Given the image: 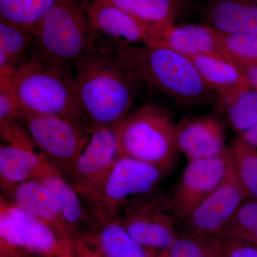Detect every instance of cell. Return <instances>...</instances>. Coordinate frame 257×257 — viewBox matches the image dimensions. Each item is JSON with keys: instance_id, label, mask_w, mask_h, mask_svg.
I'll return each instance as SVG.
<instances>
[{"instance_id": "cb8c5ba5", "label": "cell", "mask_w": 257, "mask_h": 257, "mask_svg": "<svg viewBox=\"0 0 257 257\" xmlns=\"http://www.w3.org/2000/svg\"><path fill=\"white\" fill-rule=\"evenodd\" d=\"M219 110L224 113L230 127L239 134L257 122V89L248 86L228 94L218 95Z\"/></svg>"}, {"instance_id": "44dd1931", "label": "cell", "mask_w": 257, "mask_h": 257, "mask_svg": "<svg viewBox=\"0 0 257 257\" xmlns=\"http://www.w3.org/2000/svg\"><path fill=\"white\" fill-rule=\"evenodd\" d=\"M186 56L194 64L208 87L217 92L218 95L251 86L237 66L234 64L207 56Z\"/></svg>"}, {"instance_id": "277c9868", "label": "cell", "mask_w": 257, "mask_h": 257, "mask_svg": "<svg viewBox=\"0 0 257 257\" xmlns=\"http://www.w3.org/2000/svg\"><path fill=\"white\" fill-rule=\"evenodd\" d=\"M121 156L130 157L169 172L178 160L177 124L165 109L142 106L112 126Z\"/></svg>"}, {"instance_id": "603a6c76", "label": "cell", "mask_w": 257, "mask_h": 257, "mask_svg": "<svg viewBox=\"0 0 257 257\" xmlns=\"http://www.w3.org/2000/svg\"><path fill=\"white\" fill-rule=\"evenodd\" d=\"M124 10L151 26L165 30L175 25L181 0H94Z\"/></svg>"}, {"instance_id": "6da1fadb", "label": "cell", "mask_w": 257, "mask_h": 257, "mask_svg": "<svg viewBox=\"0 0 257 257\" xmlns=\"http://www.w3.org/2000/svg\"><path fill=\"white\" fill-rule=\"evenodd\" d=\"M138 85L175 103L193 107L208 102L214 92L187 56L160 44L133 45L114 50Z\"/></svg>"}, {"instance_id": "8fae6325", "label": "cell", "mask_w": 257, "mask_h": 257, "mask_svg": "<svg viewBox=\"0 0 257 257\" xmlns=\"http://www.w3.org/2000/svg\"><path fill=\"white\" fill-rule=\"evenodd\" d=\"M120 222L145 247L167 249L177 238V221L168 195L132 202L119 214Z\"/></svg>"}, {"instance_id": "7a4b0ae2", "label": "cell", "mask_w": 257, "mask_h": 257, "mask_svg": "<svg viewBox=\"0 0 257 257\" xmlns=\"http://www.w3.org/2000/svg\"><path fill=\"white\" fill-rule=\"evenodd\" d=\"M74 67L77 95L89 126L112 127L128 114L138 84L114 49L97 43Z\"/></svg>"}, {"instance_id": "9c48e42d", "label": "cell", "mask_w": 257, "mask_h": 257, "mask_svg": "<svg viewBox=\"0 0 257 257\" xmlns=\"http://www.w3.org/2000/svg\"><path fill=\"white\" fill-rule=\"evenodd\" d=\"M120 157L114 128L90 126V138L68 178L88 206L99 194Z\"/></svg>"}, {"instance_id": "2e32d148", "label": "cell", "mask_w": 257, "mask_h": 257, "mask_svg": "<svg viewBox=\"0 0 257 257\" xmlns=\"http://www.w3.org/2000/svg\"><path fill=\"white\" fill-rule=\"evenodd\" d=\"M7 198L20 209L53 226L61 234L74 238L58 202L40 181L32 179L23 182Z\"/></svg>"}, {"instance_id": "f546056e", "label": "cell", "mask_w": 257, "mask_h": 257, "mask_svg": "<svg viewBox=\"0 0 257 257\" xmlns=\"http://www.w3.org/2000/svg\"><path fill=\"white\" fill-rule=\"evenodd\" d=\"M228 257H257V246L235 240H225Z\"/></svg>"}, {"instance_id": "1f68e13d", "label": "cell", "mask_w": 257, "mask_h": 257, "mask_svg": "<svg viewBox=\"0 0 257 257\" xmlns=\"http://www.w3.org/2000/svg\"><path fill=\"white\" fill-rule=\"evenodd\" d=\"M251 87L257 89V64L252 66L238 67Z\"/></svg>"}, {"instance_id": "e0dca14e", "label": "cell", "mask_w": 257, "mask_h": 257, "mask_svg": "<svg viewBox=\"0 0 257 257\" xmlns=\"http://www.w3.org/2000/svg\"><path fill=\"white\" fill-rule=\"evenodd\" d=\"M34 179L42 182L55 197L69 229L75 237L74 234L80 231L88 216L82 199L73 185L44 155Z\"/></svg>"}, {"instance_id": "e575fe53", "label": "cell", "mask_w": 257, "mask_h": 257, "mask_svg": "<svg viewBox=\"0 0 257 257\" xmlns=\"http://www.w3.org/2000/svg\"><path fill=\"white\" fill-rule=\"evenodd\" d=\"M65 257H81L79 256V253L77 255V256H65Z\"/></svg>"}, {"instance_id": "f1b7e54d", "label": "cell", "mask_w": 257, "mask_h": 257, "mask_svg": "<svg viewBox=\"0 0 257 257\" xmlns=\"http://www.w3.org/2000/svg\"><path fill=\"white\" fill-rule=\"evenodd\" d=\"M209 28L237 67L256 65L257 33L226 34Z\"/></svg>"}, {"instance_id": "7402d4cb", "label": "cell", "mask_w": 257, "mask_h": 257, "mask_svg": "<svg viewBox=\"0 0 257 257\" xmlns=\"http://www.w3.org/2000/svg\"><path fill=\"white\" fill-rule=\"evenodd\" d=\"M33 34L0 19V75L9 76L30 57Z\"/></svg>"}, {"instance_id": "3957f363", "label": "cell", "mask_w": 257, "mask_h": 257, "mask_svg": "<svg viewBox=\"0 0 257 257\" xmlns=\"http://www.w3.org/2000/svg\"><path fill=\"white\" fill-rule=\"evenodd\" d=\"M72 68L30 54L26 62L14 72L1 76L8 79L22 111L55 115L89 125L79 102Z\"/></svg>"}, {"instance_id": "d4e9b609", "label": "cell", "mask_w": 257, "mask_h": 257, "mask_svg": "<svg viewBox=\"0 0 257 257\" xmlns=\"http://www.w3.org/2000/svg\"><path fill=\"white\" fill-rule=\"evenodd\" d=\"M58 0H0V19L35 34L39 24Z\"/></svg>"}, {"instance_id": "5b68a950", "label": "cell", "mask_w": 257, "mask_h": 257, "mask_svg": "<svg viewBox=\"0 0 257 257\" xmlns=\"http://www.w3.org/2000/svg\"><path fill=\"white\" fill-rule=\"evenodd\" d=\"M34 37L30 54L71 67L97 45L83 0H58L39 24Z\"/></svg>"}, {"instance_id": "30bf717a", "label": "cell", "mask_w": 257, "mask_h": 257, "mask_svg": "<svg viewBox=\"0 0 257 257\" xmlns=\"http://www.w3.org/2000/svg\"><path fill=\"white\" fill-rule=\"evenodd\" d=\"M83 3L96 42L103 46L116 50L157 44L165 32L113 5L94 0Z\"/></svg>"}, {"instance_id": "7c38bea8", "label": "cell", "mask_w": 257, "mask_h": 257, "mask_svg": "<svg viewBox=\"0 0 257 257\" xmlns=\"http://www.w3.org/2000/svg\"><path fill=\"white\" fill-rule=\"evenodd\" d=\"M229 166V147L216 156L189 161L168 195L171 210L179 221L185 220L219 187Z\"/></svg>"}, {"instance_id": "52a82bcc", "label": "cell", "mask_w": 257, "mask_h": 257, "mask_svg": "<svg viewBox=\"0 0 257 257\" xmlns=\"http://www.w3.org/2000/svg\"><path fill=\"white\" fill-rule=\"evenodd\" d=\"M21 120L35 146L68 179L90 138V126L55 115L22 110Z\"/></svg>"}, {"instance_id": "d590c367", "label": "cell", "mask_w": 257, "mask_h": 257, "mask_svg": "<svg viewBox=\"0 0 257 257\" xmlns=\"http://www.w3.org/2000/svg\"><path fill=\"white\" fill-rule=\"evenodd\" d=\"M253 1L256 2V3H257V0H253Z\"/></svg>"}, {"instance_id": "4dcf8cb0", "label": "cell", "mask_w": 257, "mask_h": 257, "mask_svg": "<svg viewBox=\"0 0 257 257\" xmlns=\"http://www.w3.org/2000/svg\"><path fill=\"white\" fill-rule=\"evenodd\" d=\"M238 139L248 147L257 150V122L246 131L239 134Z\"/></svg>"}, {"instance_id": "d6a6232c", "label": "cell", "mask_w": 257, "mask_h": 257, "mask_svg": "<svg viewBox=\"0 0 257 257\" xmlns=\"http://www.w3.org/2000/svg\"><path fill=\"white\" fill-rule=\"evenodd\" d=\"M75 245L77 253L81 257H101L90 248L88 247L87 245L77 236H75Z\"/></svg>"}, {"instance_id": "ba28073f", "label": "cell", "mask_w": 257, "mask_h": 257, "mask_svg": "<svg viewBox=\"0 0 257 257\" xmlns=\"http://www.w3.org/2000/svg\"><path fill=\"white\" fill-rule=\"evenodd\" d=\"M164 173L150 164L120 157L89 206L95 220L118 217L132 198L149 194L156 188Z\"/></svg>"}, {"instance_id": "d6986e66", "label": "cell", "mask_w": 257, "mask_h": 257, "mask_svg": "<svg viewBox=\"0 0 257 257\" xmlns=\"http://www.w3.org/2000/svg\"><path fill=\"white\" fill-rule=\"evenodd\" d=\"M157 44L170 47L185 55L207 56L235 64L209 26L171 25L166 29L160 41Z\"/></svg>"}, {"instance_id": "4316f807", "label": "cell", "mask_w": 257, "mask_h": 257, "mask_svg": "<svg viewBox=\"0 0 257 257\" xmlns=\"http://www.w3.org/2000/svg\"><path fill=\"white\" fill-rule=\"evenodd\" d=\"M229 150L231 167L248 199L257 201V150L238 138Z\"/></svg>"}, {"instance_id": "836d02e7", "label": "cell", "mask_w": 257, "mask_h": 257, "mask_svg": "<svg viewBox=\"0 0 257 257\" xmlns=\"http://www.w3.org/2000/svg\"><path fill=\"white\" fill-rule=\"evenodd\" d=\"M156 257H169V256L165 250H162V251L157 255Z\"/></svg>"}, {"instance_id": "ac0fdd59", "label": "cell", "mask_w": 257, "mask_h": 257, "mask_svg": "<svg viewBox=\"0 0 257 257\" xmlns=\"http://www.w3.org/2000/svg\"><path fill=\"white\" fill-rule=\"evenodd\" d=\"M35 146L34 143L0 145V187L5 197H9L18 186L36 175L43 154L35 151Z\"/></svg>"}, {"instance_id": "8992f818", "label": "cell", "mask_w": 257, "mask_h": 257, "mask_svg": "<svg viewBox=\"0 0 257 257\" xmlns=\"http://www.w3.org/2000/svg\"><path fill=\"white\" fill-rule=\"evenodd\" d=\"M74 256L78 254L75 237L61 234L53 226L31 215L0 196V256Z\"/></svg>"}, {"instance_id": "9a60e30c", "label": "cell", "mask_w": 257, "mask_h": 257, "mask_svg": "<svg viewBox=\"0 0 257 257\" xmlns=\"http://www.w3.org/2000/svg\"><path fill=\"white\" fill-rule=\"evenodd\" d=\"M91 230L75 236L101 257H156V250L142 246L133 239L119 217L95 221Z\"/></svg>"}, {"instance_id": "5bb4252c", "label": "cell", "mask_w": 257, "mask_h": 257, "mask_svg": "<svg viewBox=\"0 0 257 257\" xmlns=\"http://www.w3.org/2000/svg\"><path fill=\"white\" fill-rule=\"evenodd\" d=\"M179 150L189 161L219 155L228 147L220 120L212 115L187 116L177 124Z\"/></svg>"}, {"instance_id": "4fadbf2b", "label": "cell", "mask_w": 257, "mask_h": 257, "mask_svg": "<svg viewBox=\"0 0 257 257\" xmlns=\"http://www.w3.org/2000/svg\"><path fill=\"white\" fill-rule=\"evenodd\" d=\"M248 197L231 165L221 183L183 221L186 234L219 235Z\"/></svg>"}, {"instance_id": "ffe728a7", "label": "cell", "mask_w": 257, "mask_h": 257, "mask_svg": "<svg viewBox=\"0 0 257 257\" xmlns=\"http://www.w3.org/2000/svg\"><path fill=\"white\" fill-rule=\"evenodd\" d=\"M207 18L226 34L257 33V3L253 0H207Z\"/></svg>"}, {"instance_id": "484cf974", "label": "cell", "mask_w": 257, "mask_h": 257, "mask_svg": "<svg viewBox=\"0 0 257 257\" xmlns=\"http://www.w3.org/2000/svg\"><path fill=\"white\" fill-rule=\"evenodd\" d=\"M164 250L169 257H228L224 239L216 234L179 236Z\"/></svg>"}, {"instance_id": "83f0119b", "label": "cell", "mask_w": 257, "mask_h": 257, "mask_svg": "<svg viewBox=\"0 0 257 257\" xmlns=\"http://www.w3.org/2000/svg\"><path fill=\"white\" fill-rule=\"evenodd\" d=\"M219 236L223 239L243 241L257 246V201L243 203Z\"/></svg>"}]
</instances>
